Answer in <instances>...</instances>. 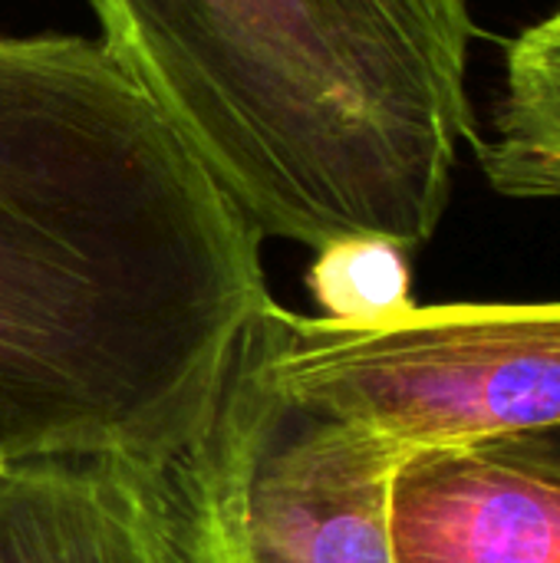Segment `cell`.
Instances as JSON below:
<instances>
[{
    "instance_id": "9",
    "label": "cell",
    "mask_w": 560,
    "mask_h": 563,
    "mask_svg": "<svg viewBox=\"0 0 560 563\" xmlns=\"http://www.w3.org/2000/svg\"><path fill=\"white\" fill-rule=\"evenodd\" d=\"M498 452L502 459H512L551 482L560 485V429H548V432H535V435H521V439H505V442H492L482 445Z\"/></svg>"
},
{
    "instance_id": "8",
    "label": "cell",
    "mask_w": 560,
    "mask_h": 563,
    "mask_svg": "<svg viewBox=\"0 0 560 563\" xmlns=\"http://www.w3.org/2000/svg\"><path fill=\"white\" fill-rule=\"evenodd\" d=\"M307 287L327 320L376 323L413 307L409 251L383 238H347L317 251Z\"/></svg>"
},
{
    "instance_id": "1",
    "label": "cell",
    "mask_w": 560,
    "mask_h": 563,
    "mask_svg": "<svg viewBox=\"0 0 560 563\" xmlns=\"http://www.w3.org/2000/svg\"><path fill=\"white\" fill-rule=\"evenodd\" d=\"M267 300L261 234L102 40L0 33V462L152 459Z\"/></svg>"
},
{
    "instance_id": "10",
    "label": "cell",
    "mask_w": 560,
    "mask_h": 563,
    "mask_svg": "<svg viewBox=\"0 0 560 563\" xmlns=\"http://www.w3.org/2000/svg\"><path fill=\"white\" fill-rule=\"evenodd\" d=\"M3 465H7V462H0V468H3Z\"/></svg>"
},
{
    "instance_id": "4",
    "label": "cell",
    "mask_w": 560,
    "mask_h": 563,
    "mask_svg": "<svg viewBox=\"0 0 560 563\" xmlns=\"http://www.w3.org/2000/svg\"><path fill=\"white\" fill-rule=\"evenodd\" d=\"M248 343L277 389L406 459L560 429V300L409 307L376 323L267 300Z\"/></svg>"
},
{
    "instance_id": "3",
    "label": "cell",
    "mask_w": 560,
    "mask_h": 563,
    "mask_svg": "<svg viewBox=\"0 0 560 563\" xmlns=\"http://www.w3.org/2000/svg\"><path fill=\"white\" fill-rule=\"evenodd\" d=\"M403 462L380 435L277 389L244 327L198 419L132 472L162 563H393Z\"/></svg>"
},
{
    "instance_id": "6",
    "label": "cell",
    "mask_w": 560,
    "mask_h": 563,
    "mask_svg": "<svg viewBox=\"0 0 560 563\" xmlns=\"http://www.w3.org/2000/svg\"><path fill=\"white\" fill-rule=\"evenodd\" d=\"M0 563H162L132 459L7 462Z\"/></svg>"
},
{
    "instance_id": "7",
    "label": "cell",
    "mask_w": 560,
    "mask_h": 563,
    "mask_svg": "<svg viewBox=\"0 0 560 563\" xmlns=\"http://www.w3.org/2000/svg\"><path fill=\"white\" fill-rule=\"evenodd\" d=\"M475 155L498 195L560 201V7L505 43L492 135Z\"/></svg>"
},
{
    "instance_id": "5",
    "label": "cell",
    "mask_w": 560,
    "mask_h": 563,
    "mask_svg": "<svg viewBox=\"0 0 560 563\" xmlns=\"http://www.w3.org/2000/svg\"><path fill=\"white\" fill-rule=\"evenodd\" d=\"M393 563H560V485L492 449L426 452L389 492Z\"/></svg>"
},
{
    "instance_id": "2",
    "label": "cell",
    "mask_w": 560,
    "mask_h": 563,
    "mask_svg": "<svg viewBox=\"0 0 560 563\" xmlns=\"http://www.w3.org/2000/svg\"><path fill=\"white\" fill-rule=\"evenodd\" d=\"M102 46L261 238L422 247L479 142L469 0H89Z\"/></svg>"
}]
</instances>
